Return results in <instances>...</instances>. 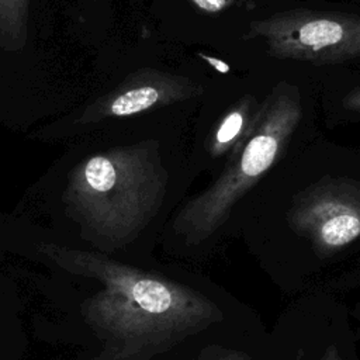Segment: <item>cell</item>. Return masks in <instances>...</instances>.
Instances as JSON below:
<instances>
[{
    "mask_svg": "<svg viewBox=\"0 0 360 360\" xmlns=\"http://www.w3.org/2000/svg\"><path fill=\"white\" fill-rule=\"evenodd\" d=\"M38 250L60 269L101 284L84 302L83 316L107 339L110 360L153 354L224 319L204 294L155 273L55 243Z\"/></svg>",
    "mask_w": 360,
    "mask_h": 360,
    "instance_id": "6da1fadb",
    "label": "cell"
},
{
    "mask_svg": "<svg viewBox=\"0 0 360 360\" xmlns=\"http://www.w3.org/2000/svg\"><path fill=\"white\" fill-rule=\"evenodd\" d=\"M167 173L152 141L83 159L70 173L65 201L83 233L110 243L135 238L160 208Z\"/></svg>",
    "mask_w": 360,
    "mask_h": 360,
    "instance_id": "7a4b0ae2",
    "label": "cell"
},
{
    "mask_svg": "<svg viewBox=\"0 0 360 360\" xmlns=\"http://www.w3.org/2000/svg\"><path fill=\"white\" fill-rule=\"evenodd\" d=\"M301 118L298 87L280 82L260 103L252 129L232 150L219 177L181 207L173 221L176 233L197 245L217 232L235 204L283 158Z\"/></svg>",
    "mask_w": 360,
    "mask_h": 360,
    "instance_id": "3957f363",
    "label": "cell"
},
{
    "mask_svg": "<svg viewBox=\"0 0 360 360\" xmlns=\"http://www.w3.org/2000/svg\"><path fill=\"white\" fill-rule=\"evenodd\" d=\"M245 37L262 39L277 59L336 65L360 56V15L287 10L252 21Z\"/></svg>",
    "mask_w": 360,
    "mask_h": 360,
    "instance_id": "277c9868",
    "label": "cell"
},
{
    "mask_svg": "<svg viewBox=\"0 0 360 360\" xmlns=\"http://www.w3.org/2000/svg\"><path fill=\"white\" fill-rule=\"evenodd\" d=\"M288 226L328 257L360 239V180L325 176L297 193L287 211Z\"/></svg>",
    "mask_w": 360,
    "mask_h": 360,
    "instance_id": "5b68a950",
    "label": "cell"
},
{
    "mask_svg": "<svg viewBox=\"0 0 360 360\" xmlns=\"http://www.w3.org/2000/svg\"><path fill=\"white\" fill-rule=\"evenodd\" d=\"M202 91L198 83L187 77L150 68L141 69L110 93L89 104L76 122L91 124L110 118H125L198 97Z\"/></svg>",
    "mask_w": 360,
    "mask_h": 360,
    "instance_id": "8992f818",
    "label": "cell"
},
{
    "mask_svg": "<svg viewBox=\"0 0 360 360\" xmlns=\"http://www.w3.org/2000/svg\"><path fill=\"white\" fill-rule=\"evenodd\" d=\"M260 104L252 94H245L219 118L207 139L210 156L231 155L252 129Z\"/></svg>",
    "mask_w": 360,
    "mask_h": 360,
    "instance_id": "52a82bcc",
    "label": "cell"
},
{
    "mask_svg": "<svg viewBox=\"0 0 360 360\" xmlns=\"http://www.w3.org/2000/svg\"><path fill=\"white\" fill-rule=\"evenodd\" d=\"M30 0H0V48L21 51L28 38Z\"/></svg>",
    "mask_w": 360,
    "mask_h": 360,
    "instance_id": "ba28073f",
    "label": "cell"
},
{
    "mask_svg": "<svg viewBox=\"0 0 360 360\" xmlns=\"http://www.w3.org/2000/svg\"><path fill=\"white\" fill-rule=\"evenodd\" d=\"M198 10L208 13V14H217L228 10L232 7L236 0H190Z\"/></svg>",
    "mask_w": 360,
    "mask_h": 360,
    "instance_id": "9c48e42d",
    "label": "cell"
},
{
    "mask_svg": "<svg viewBox=\"0 0 360 360\" xmlns=\"http://www.w3.org/2000/svg\"><path fill=\"white\" fill-rule=\"evenodd\" d=\"M342 105L345 110L360 112V84L343 97Z\"/></svg>",
    "mask_w": 360,
    "mask_h": 360,
    "instance_id": "30bf717a",
    "label": "cell"
},
{
    "mask_svg": "<svg viewBox=\"0 0 360 360\" xmlns=\"http://www.w3.org/2000/svg\"><path fill=\"white\" fill-rule=\"evenodd\" d=\"M197 56L201 58L205 63H208L211 68H214V70H217V72L221 73V75H226V73L231 72V66H229L225 60H222V59L210 56V55H207V53H204V52H198Z\"/></svg>",
    "mask_w": 360,
    "mask_h": 360,
    "instance_id": "8fae6325",
    "label": "cell"
},
{
    "mask_svg": "<svg viewBox=\"0 0 360 360\" xmlns=\"http://www.w3.org/2000/svg\"><path fill=\"white\" fill-rule=\"evenodd\" d=\"M202 360H252V357L240 350H224L218 354L210 356Z\"/></svg>",
    "mask_w": 360,
    "mask_h": 360,
    "instance_id": "7c38bea8",
    "label": "cell"
},
{
    "mask_svg": "<svg viewBox=\"0 0 360 360\" xmlns=\"http://www.w3.org/2000/svg\"><path fill=\"white\" fill-rule=\"evenodd\" d=\"M318 360H342V357H340V353H339L338 347L332 345V346H329V347L322 353V356H321Z\"/></svg>",
    "mask_w": 360,
    "mask_h": 360,
    "instance_id": "4fadbf2b",
    "label": "cell"
}]
</instances>
